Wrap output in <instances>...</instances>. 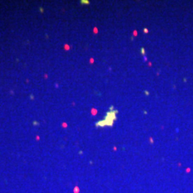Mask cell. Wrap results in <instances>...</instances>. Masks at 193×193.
Wrapping results in <instances>:
<instances>
[{
  "label": "cell",
  "mask_w": 193,
  "mask_h": 193,
  "mask_svg": "<svg viewBox=\"0 0 193 193\" xmlns=\"http://www.w3.org/2000/svg\"><path fill=\"white\" fill-rule=\"evenodd\" d=\"M118 111H110L107 112V115L106 116L105 120L103 121H100V122L96 123V126L99 127H104L106 125L108 126H112L113 125V122L114 120H116V113Z\"/></svg>",
  "instance_id": "cell-1"
}]
</instances>
